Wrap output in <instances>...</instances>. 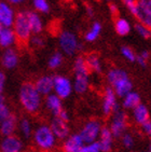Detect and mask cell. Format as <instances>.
Wrapping results in <instances>:
<instances>
[{
  "mask_svg": "<svg viewBox=\"0 0 151 152\" xmlns=\"http://www.w3.org/2000/svg\"><path fill=\"white\" fill-rule=\"evenodd\" d=\"M18 102L28 114H37L43 106V96L37 91L34 82H24L18 90Z\"/></svg>",
  "mask_w": 151,
  "mask_h": 152,
  "instance_id": "1",
  "label": "cell"
},
{
  "mask_svg": "<svg viewBox=\"0 0 151 152\" xmlns=\"http://www.w3.org/2000/svg\"><path fill=\"white\" fill-rule=\"evenodd\" d=\"M106 80L108 86H110L120 98L125 96L128 92L133 91V82L128 73L122 68H110L106 73Z\"/></svg>",
  "mask_w": 151,
  "mask_h": 152,
  "instance_id": "2",
  "label": "cell"
},
{
  "mask_svg": "<svg viewBox=\"0 0 151 152\" xmlns=\"http://www.w3.org/2000/svg\"><path fill=\"white\" fill-rule=\"evenodd\" d=\"M75 79L73 85V91L79 95H82L87 92L90 88V70L86 66L85 58L83 56H77L73 64Z\"/></svg>",
  "mask_w": 151,
  "mask_h": 152,
  "instance_id": "3",
  "label": "cell"
},
{
  "mask_svg": "<svg viewBox=\"0 0 151 152\" xmlns=\"http://www.w3.org/2000/svg\"><path fill=\"white\" fill-rule=\"evenodd\" d=\"M32 140L40 150L50 151L56 146L57 138L53 133L52 129L47 123L38 124L32 132Z\"/></svg>",
  "mask_w": 151,
  "mask_h": 152,
  "instance_id": "4",
  "label": "cell"
},
{
  "mask_svg": "<svg viewBox=\"0 0 151 152\" xmlns=\"http://www.w3.org/2000/svg\"><path fill=\"white\" fill-rule=\"evenodd\" d=\"M58 45L63 54L68 56L76 55L82 49V44L76 34L69 30H64L58 36Z\"/></svg>",
  "mask_w": 151,
  "mask_h": 152,
  "instance_id": "5",
  "label": "cell"
},
{
  "mask_svg": "<svg viewBox=\"0 0 151 152\" xmlns=\"http://www.w3.org/2000/svg\"><path fill=\"white\" fill-rule=\"evenodd\" d=\"M12 29L14 31L18 40L21 41V42H27L30 39V37L32 36V32L28 22L27 11H20L16 13Z\"/></svg>",
  "mask_w": 151,
  "mask_h": 152,
  "instance_id": "6",
  "label": "cell"
},
{
  "mask_svg": "<svg viewBox=\"0 0 151 152\" xmlns=\"http://www.w3.org/2000/svg\"><path fill=\"white\" fill-rule=\"evenodd\" d=\"M109 129L114 138H120L126 132L128 129V114L124 109L118 108L111 114V122L109 124Z\"/></svg>",
  "mask_w": 151,
  "mask_h": 152,
  "instance_id": "7",
  "label": "cell"
},
{
  "mask_svg": "<svg viewBox=\"0 0 151 152\" xmlns=\"http://www.w3.org/2000/svg\"><path fill=\"white\" fill-rule=\"evenodd\" d=\"M103 126H104L103 123L97 119H92V120H89L87 122H85L84 125L82 126L80 132H79L84 143L98 140Z\"/></svg>",
  "mask_w": 151,
  "mask_h": 152,
  "instance_id": "8",
  "label": "cell"
},
{
  "mask_svg": "<svg viewBox=\"0 0 151 152\" xmlns=\"http://www.w3.org/2000/svg\"><path fill=\"white\" fill-rule=\"evenodd\" d=\"M137 20V23L151 29V0H137L136 7L130 12Z\"/></svg>",
  "mask_w": 151,
  "mask_h": 152,
  "instance_id": "9",
  "label": "cell"
},
{
  "mask_svg": "<svg viewBox=\"0 0 151 152\" xmlns=\"http://www.w3.org/2000/svg\"><path fill=\"white\" fill-rule=\"evenodd\" d=\"M73 92V81L68 77L63 75L53 76V93L56 94L62 99H66L71 96Z\"/></svg>",
  "mask_w": 151,
  "mask_h": 152,
  "instance_id": "10",
  "label": "cell"
},
{
  "mask_svg": "<svg viewBox=\"0 0 151 152\" xmlns=\"http://www.w3.org/2000/svg\"><path fill=\"white\" fill-rule=\"evenodd\" d=\"M120 108L118 104V96L110 86H106L103 94L102 111L105 117H111V114Z\"/></svg>",
  "mask_w": 151,
  "mask_h": 152,
  "instance_id": "11",
  "label": "cell"
},
{
  "mask_svg": "<svg viewBox=\"0 0 151 152\" xmlns=\"http://www.w3.org/2000/svg\"><path fill=\"white\" fill-rule=\"evenodd\" d=\"M24 142L16 135L6 136L0 140V152H23Z\"/></svg>",
  "mask_w": 151,
  "mask_h": 152,
  "instance_id": "12",
  "label": "cell"
},
{
  "mask_svg": "<svg viewBox=\"0 0 151 152\" xmlns=\"http://www.w3.org/2000/svg\"><path fill=\"white\" fill-rule=\"evenodd\" d=\"M0 63L6 70H13L20 64V54L14 48L4 49L0 57Z\"/></svg>",
  "mask_w": 151,
  "mask_h": 152,
  "instance_id": "13",
  "label": "cell"
},
{
  "mask_svg": "<svg viewBox=\"0 0 151 152\" xmlns=\"http://www.w3.org/2000/svg\"><path fill=\"white\" fill-rule=\"evenodd\" d=\"M16 12L11 3L7 0L0 1V23L3 27H12L14 23Z\"/></svg>",
  "mask_w": 151,
  "mask_h": 152,
  "instance_id": "14",
  "label": "cell"
},
{
  "mask_svg": "<svg viewBox=\"0 0 151 152\" xmlns=\"http://www.w3.org/2000/svg\"><path fill=\"white\" fill-rule=\"evenodd\" d=\"M43 106L48 110V112L52 114V117H58V114L64 109L63 99L54 93H51L43 97Z\"/></svg>",
  "mask_w": 151,
  "mask_h": 152,
  "instance_id": "15",
  "label": "cell"
},
{
  "mask_svg": "<svg viewBox=\"0 0 151 152\" xmlns=\"http://www.w3.org/2000/svg\"><path fill=\"white\" fill-rule=\"evenodd\" d=\"M50 127L52 129L53 133L55 135V137L59 140H64L65 138L68 137L70 134L69 124L66 121L62 120L61 118L53 117L51 122H50Z\"/></svg>",
  "mask_w": 151,
  "mask_h": 152,
  "instance_id": "16",
  "label": "cell"
},
{
  "mask_svg": "<svg viewBox=\"0 0 151 152\" xmlns=\"http://www.w3.org/2000/svg\"><path fill=\"white\" fill-rule=\"evenodd\" d=\"M83 146H84V141L82 140L79 133L69 134V136L63 140L64 152H80Z\"/></svg>",
  "mask_w": 151,
  "mask_h": 152,
  "instance_id": "17",
  "label": "cell"
},
{
  "mask_svg": "<svg viewBox=\"0 0 151 152\" xmlns=\"http://www.w3.org/2000/svg\"><path fill=\"white\" fill-rule=\"evenodd\" d=\"M18 119L15 114L11 113L9 117H7L4 120L0 122V135L2 137L15 135L18 131Z\"/></svg>",
  "mask_w": 151,
  "mask_h": 152,
  "instance_id": "18",
  "label": "cell"
},
{
  "mask_svg": "<svg viewBox=\"0 0 151 152\" xmlns=\"http://www.w3.org/2000/svg\"><path fill=\"white\" fill-rule=\"evenodd\" d=\"M34 84H35L37 91L43 97L53 93V76H51V75L40 76L34 82Z\"/></svg>",
  "mask_w": 151,
  "mask_h": 152,
  "instance_id": "19",
  "label": "cell"
},
{
  "mask_svg": "<svg viewBox=\"0 0 151 152\" xmlns=\"http://www.w3.org/2000/svg\"><path fill=\"white\" fill-rule=\"evenodd\" d=\"M113 140H114V137H113L112 133L110 132L109 127L103 126L102 132H100L98 138V142L102 152H111L113 148Z\"/></svg>",
  "mask_w": 151,
  "mask_h": 152,
  "instance_id": "20",
  "label": "cell"
},
{
  "mask_svg": "<svg viewBox=\"0 0 151 152\" xmlns=\"http://www.w3.org/2000/svg\"><path fill=\"white\" fill-rule=\"evenodd\" d=\"M18 41L12 27H3L0 30V48L2 49H9L13 48Z\"/></svg>",
  "mask_w": 151,
  "mask_h": 152,
  "instance_id": "21",
  "label": "cell"
},
{
  "mask_svg": "<svg viewBox=\"0 0 151 152\" xmlns=\"http://www.w3.org/2000/svg\"><path fill=\"white\" fill-rule=\"evenodd\" d=\"M27 16L32 35H40L44 29V22L41 15L36 11H27Z\"/></svg>",
  "mask_w": 151,
  "mask_h": 152,
  "instance_id": "22",
  "label": "cell"
},
{
  "mask_svg": "<svg viewBox=\"0 0 151 152\" xmlns=\"http://www.w3.org/2000/svg\"><path fill=\"white\" fill-rule=\"evenodd\" d=\"M132 119L138 125H141L148 120H150V113H149V109L147 108V106L141 102L138 106H136L132 110Z\"/></svg>",
  "mask_w": 151,
  "mask_h": 152,
  "instance_id": "23",
  "label": "cell"
},
{
  "mask_svg": "<svg viewBox=\"0 0 151 152\" xmlns=\"http://www.w3.org/2000/svg\"><path fill=\"white\" fill-rule=\"evenodd\" d=\"M140 102H141V98L139 94L135 91H131L122 97V108L124 110H133Z\"/></svg>",
  "mask_w": 151,
  "mask_h": 152,
  "instance_id": "24",
  "label": "cell"
},
{
  "mask_svg": "<svg viewBox=\"0 0 151 152\" xmlns=\"http://www.w3.org/2000/svg\"><path fill=\"white\" fill-rule=\"evenodd\" d=\"M86 66L89 68L90 72L94 73H102L103 71V64L99 57L96 53H90L84 57Z\"/></svg>",
  "mask_w": 151,
  "mask_h": 152,
  "instance_id": "25",
  "label": "cell"
},
{
  "mask_svg": "<svg viewBox=\"0 0 151 152\" xmlns=\"http://www.w3.org/2000/svg\"><path fill=\"white\" fill-rule=\"evenodd\" d=\"M34 125H32V122L30 121V119L27 117L21 118L18 120V131L20 132L21 136L25 139H28L32 136V132H34Z\"/></svg>",
  "mask_w": 151,
  "mask_h": 152,
  "instance_id": "26",
  "label": "cell"
},
{
  "mask_svg": "<svg viewBox=\"0 0 151 152\" xmlns=\"http://www.w3.org/2000/svg\"><path fill=\"white\" fill-rule=\"evenodd\" d=\"M131 24L128 20H125L123 18H116V20H114V30L119 36H121V37L128 36L131 32Z\"/></svg>",
  "mask_w": 151,
  "mask_h": 152,
  "instance_id": "27",
  "label": "cell"
},
{
  "mask_svg": "<svg viewBox=\"0 0 151 152\" xmlns=\"http://www.w3.org/2000/svg\"><path fill=\"white\" fill-rule=\"evenodd\" d=\"M103 26L99 22H94L91 27L86 30L84 35V39L86 42H94L98 39V37L100 36V32H102Z\"/></svg>",
  "mask_w": 151,
  "mask_h": 152,
  "instance_id": "28",
  "label": "cell"
},
{
  "mask_svg": "<svg viewBox=\"0 0 151 152\" xmlns=\"http://www.w3.org/2000/svg\"><path fill=\"white\" fill-rule=\"evenodd\" d=\"M64 63V55L62 52H54L53 54H51L48 59V66L50 69H57L63 65Z\"/></svg>",
  "mask_w": 151,
  "mask_h": 152,
  "instance_id": "29",
  "label": "cell"
},
{
  "mask_svg": "<svg viewBox=\"0 0 151 152\" xmlns=\"http://www.w3.org/2000/svg\"><path fill=\"white\" fill-rule=\"evenodd\" d=\"M32 7L39 14H48L50 12V3L48 0H32Z\"/></svg>",
  "mask_w": 151,
  "mask_h": 152,
  "instance_id": "30",
  "label": "cell"
},
{
  "mask_svg": "<svg viewBox=\"0 0 151 152\" xmlns=\"http://www.w3.org/2000/svg\"><path fill=\"white\" fill-rule=\"evenodd\" d=\"M121 139V143L124 149L126 150H132L135 147V138H134V135L130 132H125L124 134L120 137Z\"/></svg>",
  "mask_w": 151,
  "mask_h": 152,
  "instance_id": "31",
  "label": "cell"
},
{
  "mask_svg": "<svg viewBox=\"0 0 151 152\" xmlns=\"http://www.w3.org/2000/svg\"><path fill=\"white\" fill-rule=\"evenodd\" d=\"M11 110H10L9 106L7 105L6 98L3 96V94H0V122L4 120L7 117H9L11 114Z\"/></svg>",
  "mask_w": 151,
  "mask_h": 152,
  "instance_id": "32",
  "label": "cell"
},
{
  "mask_svg": "<svg viewBox=\"0 0 151 152\" xmlns=\"http://www.w3.org/2000/svg\"><path fill=\"white\" fill-rule=\"evenodd\" d=\"M134 29H135L137 35L139 36V37H141V38L144 39L151 38V29L148 28L147 26H145V25H142L140 23H136L135 26H134Z\"/></svg>",
  "mask_w": 151,
  "mask_h": 152,
  "instance_id": "33",
  "label": "cell"
},
{
  "mask_svg": "<svg viewBox=\"0 0 151 152\" xmlns=\"http://www.w3.org/2000/svg\"><path fill=\"white\" fill-rule=\"evenodd\" d=\"M121 54L130 63H135V61H136L137 54L135 53V51L132 48L128 47V45H124V47L121 48Z\"/></svg>",
  "mask_w": 151,
  "mask_h": 152,
  "instance_id": "34",
  "label": "cell"
},
{
  "mask_svg": "<svg viewBox=\"0 0 151 152\" xmlns=\"http://www.w3.org/2000/svg\"><path fill=\"white\" fill-rule=\"evenodd\" d=\"M28 42L35 49H41L45 45V39L43 38V36H41V34L40 35H32Z\"/></svg>",
  "mask_w": 151,
  "mask_h": 152,
  "instance_id": "35",
  "label": "cell"
},
{
  "mask_svg": "<svg viewBox=\"0 0 151 152\" xmlns=\"http://www.w3.org/2000/svg\"><path fill=\"white\" fill-rule=\"evenodd\" d=\"M80 152H102L100 146H99L98 140L93 141V142L84 143V146L82 147Z\"/></svg>",
  "mask_w": 151,
  "mask_h": 152,
  "instance_id": "36",
  "label": "cell"
},
{
  "mask_svg": "<svg viewBox=\"0 0 151 152\" xmlns=\"http://www.w3.org/2000/svg\"><path fill=\"white\" fill-rule=\"evenodd\" d=\"M140 127H141L142 133H144L146 136H148V137L151 138V120H148L147 122L141 124Z\"/></svg>",
  "mask_w": 151,
  "mask_h": 152,
  "instance_id": "37",
  "label": "cell"
},
{
  "mask_svg": "<svg viewBox=\"0 0 151 152\" xmlns=\"http://www.w3.org/2000/svg\"><path fill=\"white\" fill-rule=\"evenodd\" d=\"M6 83H7L6 73L0 70V94H3V91L6 88Z\"/></svg>",
  "mask_w": 151,
  "mask_h": 152,
  "instance_id": "38",
  "label": "cell"
},
{
  "mask_svg": "<svg viewBox=\"0 0 151 152\" xmlns=\"http://www.w3.org/2000/svg\"><path fill=\"white\" fill-rule=\"evenodd\" d=\"M122 2L123 4H124L126 8H128V10L130 12L132 11V10L136 7V2H137V0H122Z\"/></svg>",
  "mask_w": 151,
  "mask_h": 152,
  "instance_id": "39",
  "label": "cell"
},
{
  "mask_svg": "<svg viewBox=\"0 0 151 152\" xmlns=\"http://www.w3.org/2000/svg\"><path fill=\"white\" fill-rule=\"evenodd\" d=\"M137 63V64L139 65L140 67H147V64H148V61H146L145 58H142L141 56L139 55V54H137L136 56V61H135Z\"/></svg>",
  "mask_w": 151,
  "mask_h": 152,
  "instance_id": "40",
  "label": "cell"
},
{
  "mask_svg": "<svg viewBox=\"0 0 151 152\" xmlns=\"http://www.w3.org/2000/svg\"><path fill=\"white\" fill-rule=\"evenodd\" d=\"M58 118H61L62 120L66 121V122H69V113H68V111H67L66 109L62 110L61 113L58 114Z\"/></svg>",
  "mask_w": 151,
  "mask_h": 152,
  "instance_id": "41",
  "label": "cell"
},
{
  "mask_svg": "<svg viewBox=\"0 0 151 152\" xmlns=\"http://www.w3.org/2000/svg\"><path fill=\"white\" fill-rule=\"evenodd\" d=\"M109 11H110V13L113 15V16L118 15L119 9H118V7H117L116 3H109Z\"/></svg>",
  "mask_w": 151,
  "mask_h": 152,
  "instance_id": "42",
  "label": "cell"
},
{
  "mask_svg": "<svg viewBox=\"0 0 151 152\" xmlns=\"http://www.w3.org/2000/svg\"><path fill=\"white\" fill-rule=\"evenodd\" d=\"M139 55L141 56L142 58H145L146 61H149V58H150V52L147 50H144L141 51V52L139 53Z\"/></svg>",
  "mask_w": 151,
  "mask_h": 152,
  "instance_id": "43",
  "label": "cell"
},
{
  "mask_svg": "<svg viewBox=\"0 0 151 152\" xmlns=\"http://www.w3.org/2000/svg\"><path fill=\"white\" fill-rule=\"evenodd\" d=\"M9 3H11L12 6H20L22 3H24L26 0H7Z\"/></svg>",
  "mask_w": 151,
  "mask_h": 152,
  "instance_id": "44",
  "label": "cell"
},
{
  "mask_svg": "<svg viewBox=\"0 0 151 152\" xmlns=\"http://www.w3.org/2000/svg\"><path fill=\"white\" fill-rule=\"evenodd\" d=\"M86 13H87V15H89V16H93V15H94L93 9H92V8H90V7H87V8H86Z\"/></svg>",
  "mask_w": 151,
  "mask_h": 152,
  "instance_id": "45",
  "label": "cell"
},
{
  "mask_svg": "<svg viewBox=\"0 0 151 152\" xmlns=\"http://www.w3.org/2000/svg\"><path fill=\"white\" fill-rule=\"evenodd\" d=\"M147 151H148V152H151V138H150V140H149L148 148H147Z\"/></svg>",
  "mask_w": 151,
  "mask_h": 152,
  "instance_id": "46",
  "label": "cell"
},
{
  "mask_svg": "<svg viewBox=\"0 0 151 152\" xmlns=\"http://www.w3.org/2000/svg\"><path fill=\"white\" fill-rule=\"evenodd\" d=\"M2 28H3V26H2V25H1V23H0V30L2 29Z\"/></svg>",
  "mask_w": 151,
  "mask_h": 152,
  "instance_id": "47",
  "label": "cell"
},
{
  "mask_svg": "<svg viewBox=\"0 0 151 152\" xmlns=\"http://www.w3.org/2000/svg\"><path fill=\"white\" fill-rule=\"evenodd\" d=\"M105 1H111V0H105Z\"/></svg>",
  "mask_w": 151,
  "mask_h": 152,
  "instance_id": "48",
  "label": "cell"
},
{
  "mask_svg": "<svg viewBox=\"0 0 151 152\" xmlns=\"http://www.w3.org/2000/svg\"><path fill=\"white\" fill-rule=\"evenodd\" d=\"M144 152H148V151H147V150H146V151H144Z\"/></svg>",
  "mask_w": 151,
  "mask_h": 152,
  "instance_id": "49",
  "label": "cell"
}]
</instances>
